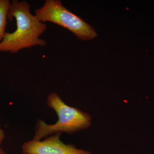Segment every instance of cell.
I'll list each match as a JSON object with an SVG mask.
<instances>
[{
  "label": "cell",
  "instance_id": "1",
  "mask_svg": "<svg viewBox=\"0 0 154 154\" xmlns=\"http://www.w3.org/2000/svg\"><path fill=\"white\" fill-rule=\"evenodd\" d=\"M8 18L10 20L15 19L17 28L13 33L6 32L0 42V52L14 54L24 48L45 46L46 41L40 36L45 32L47 26L31 14L27 2L13 1Z\"/></svg>",
  "mask_w": 154,
  "mask_h": 154
},
{
  "label": "cell",
  "instance_id": "2",
  "mask_svg": "<svg viewBox=\"0 0 154 154\" xmlns=\"http://www.w3.org/2000/svg\"><path fill=\"white\" fill-rule=\"evenodd\" d=\"M46 104L55 111L58 120L54 124H49L38 119L34 128L33 139L34 140H42L56 134H73L91 126V116L79 109L66 105L55 92H52L48 96Z\"/></svg>",
  "mask_w": 154,
  "mask_h": 154
},
{
  "label": "cell",
  "instance_id": "3",
  "mask_svg": "<svg viewBox=\"0 0 154 154\" xmlns=\"http://www.w3.org/2000/svg\"><path fill=\"white\" fill-rule=\"evenodd\" d=\"M35 14L41 22H51L66 28L80 40H91L97 36L91 25L64 7L60 0H46Z\"/></svg>",
  "mask_w": 154,
  "mask_h": 154
},
{
  "label": "cell",
  "instance_id": "4",
  "mask_svg": "<svg viewBox=\"0 0 154 154\" xmlns=\"http://www.w3.org/2000/svg\"><path fill=\"white\" fill-rule=\"evenodd\" d=\"M61 134H56L45 138L43 140L32 139L26 142L22 146V154H91L88 151L64 143L60 140Z\"/></svg>",
  "mask_w": 154,
  "mask_h": 154
},
{
  "label": "cell",
  "instance_id": "5",
  "mask_svg": "<svg viewBox=\"0 0 154 154\" xmlns=\"http://www.w3.org/2000/svg\"><path fill=\"white\" fill-rule=\"evenodd\" d=\"M11 3L8 0H0V41L5 34L8 13Z\"/></svg>",
  "mask_w": 154,
  "mask_h": 154
},
{
  "label": "cell",
  "instance_id": "6",
  "mask_svg": "<svg viewBox=\"0 0 154 154\" xmlns=\"http://www.w3.org/2000/svg\"><path fill=\"white\" fill-rule=\"evenodd\" d=\"M5 132L4 131L0 128V146L5 139Z\"/></svg>",
  "mask_w": 154,
  "mask_h": 154
},
{
  "label": "cell",
  "instance_id": "7",
  "mask_svg": "<svg viewBox=\"0 0 154 154\" xmlns=\"http://www.w3.org/2000/svg\"><path fill=\"white\" fill-rule=\"evenodd\" d=\"M0 154H7L3 149L0 146Z\"/></svg>",
  "mask_w": 154,
  "mask_h": 154
}]
</instances>
